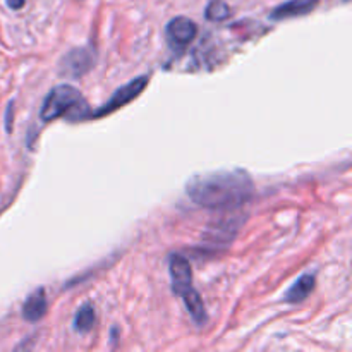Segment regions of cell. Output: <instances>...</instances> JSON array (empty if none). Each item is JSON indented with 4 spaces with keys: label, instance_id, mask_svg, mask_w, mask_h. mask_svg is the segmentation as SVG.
<instances>
[{
    "label": "cell",
    "instance_id": "obj_7",
    "mask_svg": "<svg viewBox=\"0 0 352 352\" xmlns=\"http://www.w3.org/2000/svg\"><path fill=\"white\" fill-rule=\"evenodd\" d=\"M320 0H289V2L280 3L278 7H275L274 12L270 14L272 19L280 21V19H289V17H298L309 14L316 6H318Z\"/></svg>",
    "mask_w": 352,
    "mask_h": 352
},
{
    "label": "cell",
    "instance_id": "obj_4",
    "mask_svg": "<svg viewBox=\"0 0 352 352\" xmlns=\"http://www.w3.org/2000/svg\"><path fill=\"white\" fill-rule=\"evenodd\" d=\"M93 62L95 58H93V52L89 48H72L62 57L58 74L64 78L78 79L93 67Z\"/></svg>",
    "mask_w": 352,
    "mask_h": 352
},
{
    "label": "cell",
    "instance_id": "obj_15",
    "mask_svg": "<svg viewBox=\"0 0 352 352\" xmlns=\"http://www.w3.org/2000/svg\"><path fill=\"white\" fill-rule=\"evenodd\" d=\"M346 2H347V0H346Z\"/></svg>",
    "mask_w": 352,
    "mask_h": 352
},
{
    "label": "cell",
    "instance_id": "obj_8",
    "mask_svg": "<svg viewBox=\"0 0 352 352\" xmlns=\"http://www.w3.org/2000/svg\"><path fill=\"white\" fill-rule=\"evenodd\" d=\"M48 302L43 289H36L28 296V299L23 305V318L28 322H38L47 315Z\"/></svg>",
    "mask_w": 352,
    "mask_h": 352
},
{
    "label": "cell",
    "instance_id": "obj_11",
    "mask_svg": "<svg viewBox=\"0 0 352 352\" xmlns=\"http://www.w3.org/2000/svg\"><path fill=\"white\" fill-rule=\"evenodd\" d=\"M95 325V309L91 305H82L74 316V329L78 332L86 333Z\"/></svg>",
    "mask_w": 352,
    "mask_h": 352
},
{
    "label": "cell",
    "instance_id": "obj_6",
    "mask_svg": "<svg viewBox=\"0 0 352 352\" xmlns=\"http://www.w3.org/2000/svg\"><path fill=\"white\" fill-rule=\"evenodd\" d=\"M168 270H170V278H172V291L175 294H182L188 289H191L192 284V272L191 265L186 260L184 256H179V254H172L170 263H168Z\"/></svg>",
    "mask_w": 352,
    "mask_h": 352
},
{
    "label": "cell",
    "instance_id": "obj_3",
    "mask_svg": "<svg viewBox=\"0 0 352 352\" xmlns=\"http://www.w3.org/2000/svg\"><path fill=\"white\" fill-rule=\"evenodd\" d=\"M148 81H150V76H140V78L133 79V81H129L127 85L117 88L116 91H113V95L109 98V102H105L102 107H98L95 112H91V117L98 119V117L109 116L113 110L120 109V107L133 102V100L138 98V96L141 95V91L146 88Z\"/></svg>",
    "mask_w": 352,
    "mask_h": 352
},
{
    "label": "cell",
    "instance_id": "obj_13",
    "mask_svg": "<svg viewBox=\"0 0 352 352\" xmlns=\"http://www.w3.org/2000/svg\"><path fill=\"white\" fill-rule=\"evenodd\" d=\"M12 112H14V102H10L9 107H7V110H6V131L7 133H10V131H12Z\"/></svg>",
    "mask_w": 352,
    "mask_h": 352
},
{
    "label": "cell",
    "instance_id": "obj_1",
    "mask_svg": "<svg viewBox=\"0 0 352 352\" xmlns=\"http://www.w3.org/2000/svg\"><path fill=\"white\" fill-rule=\"evenodd\" d=\"M253 179L246 170L198 174L186 182V192L203 208H234L253 196Z\"/></svg>",
    "mask_w": 352,
    "mask_h": 352
},
{
    "label": "cell",
    "instance_id": "obj_5",
    "mask_svg": "<svg viewBox=\"0 0 352 352\" xmlns=\"http://www.w3.org/2000/svg\"><path fill=\"white\" fill-rule=\"evenodd\" d=\"M165 31H167V40L168 43H170V47L181 50V48L188 47V45L195 40L196 34H198V26H196L195 21L189 19V17L179 16L174 17V19L167 24V30Z\"/></svg>",
    "mask_w": 352,
    "mask_h": 352
},
{
    "label": "cell",
    "instance_id": "obj_14",
    "mask_svg": "<svg viewBox=\"0 0 352 352\" xmlns=\"http://www.w3.org/2000/svg\"><path fill=\"white\" fill-rule=\"evenodd\" d=\"M6 2H7V6L10 7V9L19 10V9H23L24 3H26V0H6Z\"/></svg>",
    "mask_w": 352,
    "mask_h": 352
},
{
    "label": "cell",
    "instance_id": "obj_2",
    "mask_svg": "<svg viewBox=\"0 0 352 352\" xmlns=\"http://www.w3.org/2000/svg\"><path fill=\"white\" fill-rule=\"evenodd\" d=\"M62 116L71 120H82L86 117H91V112L81 93L71 85H58L52 88L41 107L40 117L45 122L55 120Z\"/></svg>",
    "mask_w": 352,
    "mask_h": 352
},
{
    "label": "cell",
    "instance_id": "obj_12",
    "mask_svg": "<svg viewBox=\"0 0 352 352\" xmlns=\"http://www.w3.org/2000/svg\"><path fill=\"white\" fill-rule=\"evenodd\" d=\"M205 16H206V19L220 23V21H226L227 17L230 16V7L227 6L223 0H210L208 7H206Z\"/></svg>",
    "mask_w": 352,
    "mask_h": 352
},
{
    "label": "cell",
    "instance_id": "obj_10",
    "mask_svg": "<svg viewBox=\"0 0 352 352\" xmlns=\"http://www.w3.org/2000/svg\"><path fill=\"white\" fill-rule=\"evenodd\" d=\"M182 298H184V305H186V308H188V311L191 313L192 320H195L199 327L205 325L206 320H208V316H206L205 305H203V301H201V298H199L198 292L191 287V289H188L186 292H182Z\"/></svg>",
    "mask_w": 352,
    "mask_h": 352
},
{
    "label": "cell",
    "instance_id": "obj_9",
    "mask_svg": "<svg viewBox=\"0 0 352 352\" xmlns=\"http://www.w3.org/2000/svg\"><path fill=\"white\" fill-rule=\"evenodd\" d=\"M315 282H316L315 275L311 274L301 275V277H299L298 280L287 289V292L284 294V301L292 302V305L305 301V299L311 294L313 289H315Z\"/></svg>",
    "mask_w": 352,
    "mask_h": 352
}]
</instances>
